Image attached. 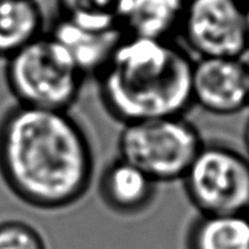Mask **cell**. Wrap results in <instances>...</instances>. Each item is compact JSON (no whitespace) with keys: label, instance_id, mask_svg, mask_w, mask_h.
I'll list each match as a JSON object with an SVG mask.
<instances>
[{"label":"cell","instance_id":"6da1fadb","mask_svg":"<svg viewBox=\"0 0 249 249\" xmlns=\"http://www.w3.org/2000/svg\"><path fill=\"white\" fill-rule=\"evenodd\" d=\"M91 142L69 111L17 105L0 119V176L36 209L74 205L90 189Z\"/></svg>","mask_w":249,"mask_h":249},{"label":"cell","instance_id":"7a4b0ae2","mask_svg":"<svg viewBox=\"0 0 249 249\" xmlns=\"http://www.w3.org/2000/svg\"><path fill=\"white\" fill-rule=\"evenodd\" d=\"M193 66L172 39L124 35L97 76L102 105L124 124L184 117L193 105Z\"/></svg>","mask_w":249,"mask_h":249},{"label":"cell","instance_id":"3957f363","mask_svg":"<svg viewBox=\"0 0 249 249\" xmlns=\"http://www.w3.org/2000/svg\"><path fill=\"white\" fill-rule=\"evenodd\" d=\"M85 79L67 51L50 34H43L7 59V85L22 106L69 111Z\"/></svg>","mask_w":249,"mask_h":249},{"label":"cell","instance_id":"277c9868","mask_svg":"<svg viewBox=\"0 0 249 249\" xmlns=\"http://www.w3.org/2000/svg\"><path fill=\"white\" fill-rule=\"evenodd\" d=\"M202 146L198 130L184 117L124 124L118 138L119 158L157 184L184 178Z\"/></svg>","mask_w":249,"mask_h":249},{"label":"cell","instance_id":"5b68a950","mask_svg":"<svg viewBox=\"0 0 249 249\" xmlns=\"http://www.w3.org/2000/svg\"><path fill=\"white\" fill-rule=\"evenodd\" d=\"M182 179L201 214L249 213V160L232 147L204 143Z\"/></svg>","mask_w":249,"mask_h":249},{"label":"cell","instance_id":"8992f818","mask_svg":"<svg viewBox=\"0 0 249 249\" xmlns=\"http://www.w3.org/2000/svg\"><path fill=\"white\" fill-rule=\"evenodd\" d=\"M179 31L198 58L243 59L249 50L247 4L241 0H186Z\"/></svg>","mask_w":249,"mask_h":249},{"label":"cell","instance_id":"52a82bcc","mask_svg":"<svg viewBox=\"0 0 249 249\" xmlns=\"http://www.w3.org/2000/svg\"><path fill=\"white\" fill-rule=\"evenodd\" d=\"M249 65L237 58H198L193 66V105L216 115L249 106Z\"/></svg>","mask_w":249,"mask_h":249},{"label":"cell","instance_id":"ba28073f","mask_svg":"<svg viewBox=\"0 0 249 249\" xmlns=\"http://www.w3.org/2000/svg\"><path fill=\"white\" fill-rule=\"evenodd\" d=\"M50 35L67 51L76 69L86 78L98 76L124 39V33L119 28L86 27L58 18Z\"/></svg>","mask_w":249,"mask_h":249},{"label":"cell","instance_id":"9c48e42d","mask_svg":"<svg viewBox=\"0 0 249 249\" xmlns=\"http://www.w3.org/2000/svg\"><path fill=\"white\" fill-rule=\"evenodd\" d=\"M156 185L147 174L122 158L103 170L99 196L103 204L119 214H137L145 211L156 195Z\"/></svg>","mask_w":249,"mask_h":249},{"label":"cell","instance_id":"30bf717a","mask_svg":"<svg viewBox=\"0 0 249 249\" xmlns=\"http://www.w3.org/2000/svg\"><path fill=\"white\" fill-rule=\"evenodd\" d=\"M186 0H119L118 20L124 35L172 39L179 31Z\"/></svg>","mask_w":249,"mask_h":249},{"label":"cell","instance_id":"8fae6325","mask_svg":"<svg viewBox=\"0 0 249 249\" xmlns=\"http://www.w3.org/2000/svg\"><path fill=\"white\" fill-rule=\"evenodd\" d=\"M36 0H0V58L8 59L43 35Z\"/></svg>","mask_w":249,"mask_h":249},{"label":"cell","instance_id":"7c38bea8","mask_svg":"<svg viewBox=\"0 0 249 249\" xmlns=\"http://www.w3.org/2000/svg\"><path fill=\"white\" fill-rule=\"evenodd\" d=\"M188 249H249V214H201L190 227Z\"/></svg>","mask_w":249,"mask_h":249},{"label":"cell","instance_id":"4fadbf2b","mask_svg":"<svg viewBox=\"0 0 249 249\" xmlns=\"http://www.w3.org/2000/svg\"><path fill=\"white\" fill-rule=\"evenodd\" d=\"M59 18L81 26L111 30L119 28V0H56Z\"/></svg>","mask_w":249,"mask_h":249},{"label":"cell","instance_id":"5bb4252c","mask_svg":"<svg viewBox=\"0 0 249 249\" xmlns=\"http://www.w3.org/2000/svg\"><path fill=\"white\" fill-rule=\"evenodd\" d=\"M0 249H47L43 236L27 222H0Z\"/></svg>","mask_w":249,"mask_h":249},{"label":"cell","instance_id":"9a60e30c","mask_svg":"<svg viewBox=\"0 0 249 249\" xmlns=\"http://www.w3.org/2000/svg\"><path fill=\"white\" fill-rule=\"evenodd\" d=\"M244 145H245V150H247V157L249 160V119L245 124V129H244Z\"/></svg>","mask_w":249,"mask_h":249},{"label":"cell","instance_id":"2e32d148","mask_svg":"<svg viewBox=\"0 0 249 249\" xmlns=\"http://www.w3.org/2000/svg\"><path fill=\"white\" fill-rule=\"evenodd\" d=\"M247 17H248V28H249V3H247Z\"/></svg>","mask_w":249,"mask_h":249},{"label":"cell","instance_id":"e0dca14e","mask_svg":"<svg viewBox=\"0 0 249 249\" xmlns=\"http://www.w3.org/2000/svg\"><path fill=\"white\" fill-rule=\"evenodd\" d=\"M241 1H244L245 4H247V3H249V0H241Z\"/></svg>","mask_w":249,"mask_h":249},{"label":"cell","instance_id":"ac0fdd59","mask_svg":"<svg viewBox=\"0 0 249 249\" xmlns=\"http://www.w3.org/2000/svg\"><path fill=\"white\" fill-rule=\"evenodd\" d=\"M248 87H249V74H248Z\"/></svg>","mask_w":249,"mask_h":249}]
</instances>
